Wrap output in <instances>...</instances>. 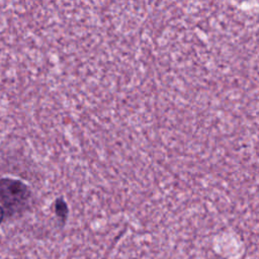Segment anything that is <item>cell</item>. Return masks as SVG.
Masks as SVG:
<instances>
[{"mask_svg": "<svg viewBox=\"0 0 259 259\" xmlns=\"http://www.w3.org/2000/svg\"><path fill=\"white\" fill-rule=\"evenodd\" d=\"M3 217H4V212H3V209L0 207V223H1L2 220H3Z\"/></svg>", "mask_w": 259, "mask_h": 259, "instance_id": "1", "label": "cell"}]
</instances>
